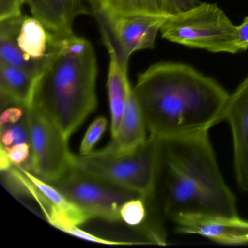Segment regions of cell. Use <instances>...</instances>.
Wrapping results in <instances>:
<instances>
[{"instance_id":"17","label":"cell","mask_w":248,"mask_h":248,"mask_svg":"<svg viewBox=\"0 0 248 248\" xmlns=\"http://www.w3.org/2000/svg\"><path fill=\"white\" fill-rule=\"evenodd\" d=\"M89 2L123 15H172L165 0H89Z\"/></svg>"},{"instance_id":"11","label":"cell","mask_w":248,"mask_h":248,"mask_svg":"<svg viewBox=\"0 0 248 248\" xmlns=\"http://www.w3.org/2000/svg\"><path fill=\"white\" fill-rule=\"evenodd\" d=\"M148 137L149 133L143 111L131 86L117 133L105 147L94 152L104 156L126 155L137 150Z\"/></svg>"},{"instance_id":"1","label":"cell","mask_w":248,"mask_h":248,"mask_svg":"<svg viewBox=\"0 0 248 248\" xmlns=\"http://www.w3.org/2000/svg\"><path fill=\"white\" fill-rule=\"evenodd\" d=\"M133 91L149 136L159 139L208 133L224 120L230 96L216 79L173 62L149 66L139 75Z\"/></svg>"},{"instance_id":"7","label":"cell","mask_w":248,"mask_h":248,"mask_svg":"<svg viewBox=\"0 0 248 248\" xmlns=\"http://www.w3.org/2000/svg\"><path fill=\"white\" fill-rule=\"evenodd\" d=\"M108 53L115 55L123 69L130 56L139 50L154 48L158 33L167 16L123 15L91 2Z\"/></svg>"},{"instance_id":"10","label":"cell","mask_w":248,"mask_h":248,"mask_svg":"<svg viewBox=\"0 0 248 248\" xmlns=\"http://www.w3.org/2000/svg\"><path fill=\"white\" fill-rule=\"evenodd\" d=\"M224 120L232 130L236 181L248 193V76L230 94Z\"/></svg>"},{"instance_id":"9","label":"cell","mask_w":248,"mask_h":248,"mask_svg":"<svg viewBox=\"0 0 248 248\" xmlns=\"http://www.w3.org/2000/svg\"><path fill=\"white\" fill-rule=\"evenodd\" d=\"M172 220L178 233L199 235L224 245L248 244V220L238 216L182 214Z\"/></svg>"},{"instance_id":"20","label":"cell","mask_w":248,"mask_h":248,"mask_svg":"<svg viewBox=\"0 0 248 248\" xmlns=\"http://www.w3.org/2000/svg\"><path fill=\"white\" fill-rule=\"evenodd\" d=\"M108 125L107 119L104 117L95 119L88 127L81 143L80 155H88L93 152L94 147L101 139Z\"/></svg>"},{"instance_id":"13","label":"cell","mask_w":248,"mask_h":248,"mask_svg":"<svg viewBox=\"0 0 248 248\" xmlns=\"http://www.w3.org/2000/svg\"><path fill=\"white\" fill-rule=\"evenodd\" d=\"M24 16L13 17L1 21L0 62L18 68L37 79L46 64L28 62L17 43V36Z\"/></svg>"},{"instance_id":"4","label":"cell","mask_w":248,"mask_h":248,"mask_svg":"<svg viewBox=\"0 0 248 248\" xmlns=\"http://www.w3.org/2000/svg\"><path fill=\"white\" fill-rule=\"evenodd\" d=\"M160 152V139L149 135L146 141L131 153L104 156L93 151L85 156L75 155L74 168L146 200L156 194Z\"/></svg>"},{"instance_id":"19","label":"cell","mask_w":248,"mask_h":248,"mask_svg":"<svg viewBox=\"0 0 248 248\" xmlns=\"http://www.w3.org/2000/svg\"><path fill=\"white\" fill-rule=\"evenodd\" d=\"M145 201L140 197L126 201L120 209L121 220L130 226H139L144 223L147 217Z\"/></svg>"},{"instance_id":"22","label":"cell","mask_w":248,"mask_h":248,"mask_svg":"<svg viewBox=\"0 0 248 248\" xmlns=\"http://www.w3.org/2000/svg\"><path fill=\"white\" fill-rule=\"evenodd\" d=\"M0 21L21 16L23 0H1Z\"/></svg>"},{"instance_id":"24","label":"cell","mask_w":248,"mask_h":248,"mask_svg":"<svg viewBox=\"0 0 248 248\" xmlns=\"http://www.w3.org/2000/svg\"><path fill=\"white\" fill-rule=\"evenodd\" d=\"M172 14L188 11L200 4L198 0H165Z\"/></svg>"},{"instance_id":"23","label":"cell","mask_w":248,"mask_h":248,"mask_svg":"<svg viewBox=\"0 0 248 248\" xmlns=\"http://www.w3.org/2000/svg\"><path fill=\"white\" fill-rule=\"evenodd\" d=\"M234 45L237 53L248 49V16L244 18L240 25L236 26Z\"/></svg>"},{"instance_id":"3","label":"cell","mask_w":248,"mask_h":248,"mask_svg":"<svg viewBox=\"0 0 248 248\" xmlns=\"http://www.w3.org/2000/svg\"><path fill=\"white\" fill-rule=\"evenodd\" d=\"M97 76L98 63L91 42L74 32L52 34L50 56L36 79L31 102L69 140L96 108Z\"/></svg>"},{"instance_id":"5","label":"cell","mask_w":248,"mask_h":248,"mask_svg":"<svg viewBox=\"0 0 248 248\" xmlns=\"http://www.w3.org/2000/svg\"><path fill=\"white\" fill-rule=\"evenodd\" d=\"M236 30L217 4L200 2L188 11L170 16L159 32L165 40L189 48L237 54Z\"/></svg>"},{"instance_id":"2","label":"cell","mask_w":248,"mask_h":248,"mask_svg":"<svg viewBox=\"0 0 248 248\" xmlns=\"http://www.w3.org/2000/svg\"><path fill=\"white\" fill-rule=\"evenodd\" d=\"M160 140L156 188L167 217L238 216L236 198L222 175L207 132Z\"/></svg>"},{"instance_id":"12","label":"cell","mask_w":248,"mask_h":248,"mask_svg":"<svg viewBox=\"0 0 248 248\" xmlns=\"http://www.w3.org/2000/svg\"><path fill=\"white\" fill-rule=\"evenodd\" d=\"M23 2L30 6L34 18L56 35L73 32L76 17L87 13L82 0H23Z\"/></svg>"},{"instance_id":"6","label":"cell","mask_w":248,"mask_h":248,"mask_svg":"<svg viewBox=\"0 0 248 248\" xmlns=\"http://www.w3.org/2000/svg\"><path fill=\"white\" fill-rule=\"evenodd\" d=\"M27 115L31 146L28 170L54 184L74 169L75 155L62 130L33 102L27 106Z\"/></svg>"},{"instance_id":"8","label":"cell","mask_w":248,"mask_h":248,"mask_svg":"<svg viewBox=\"0 0 248 248\" xmlns=\"http://www.w3.org/2000/svg\"><path fill=\"white\" fill-rule=\"evenodd\" d=\"M52 184L78 205L90 220L100 219L111 223L121 221L122 205L130 199L139 197L136 193L75 168Z\"/></svg>"},{"instance_id":"15","label":"cell","mask_w":248,"mask_h":248,"mask_svg":"<svg viewBox=\"0 0 248 248\" xmlns=\"http://www.w3.org/2000/svg\"><path fill=\"white\" fill-rule=\"evenodd\" d=\"M36 79L18 68L0 62V95L2 107L31 103Z\"/></svg>"},{"instance_id":"21","label":"cell","mask_w":248,"mask_h":248,"mask_svg":"<svg viewBox=\"0 0 248 248\" xmlns=\"http://www.w3.org/2000/svg\"><path fill=\"white\" fill-rule=\"evenodd\" d=\"M3 147L10 161L14 165L23 166V164L24 162L30 159L31 146L30 143H18V144L14 145L9 147H5V146H3Z\"/></svg>"},{"instance_id":"14","label":"cell","mask_w":248,"mask_h":248,"mask_svg":"<svg viewBox=\"0 0 248 248\" xmlns=\"http://www.w3.org/2000/svg\"><path fill=\"white\" fill-rule=\"evenodd\" d=\"M51 40V33L39 20L24 16L17 43L28 62L46 64L50 56Z\"/></svg>"},{"instance_id":"16","label":"cell","mask_w":248,"mask_h":248,"mask_svg":"<svg viewBox=\"0 0 248 248\" xmlns=\"http://www.w3.org/2000/svg\"><path fill=\"white\" fill-rule=\"evenodd\" d=\"M108 53L110 63L107 85L111 112V134L114 137L120 127L131 85L127 69L121 67L114 53Z\"/></svg>"},{"instance_id":"18","label":"cell","mask_w":248,"mask_h":248,"mask_svg":"<svg viewBox=\"0 0 248 248\" xmlns=\"http://www.w3.org/2000/svg\"><path fill=\"white\" fill-rule=\"evenodd\" d=\"M0 135L2 146L5 147L14 146L18 143H27L30 144V125L28 115H25L13 123L0 124Z\"/></svg>"}]
</instances>
